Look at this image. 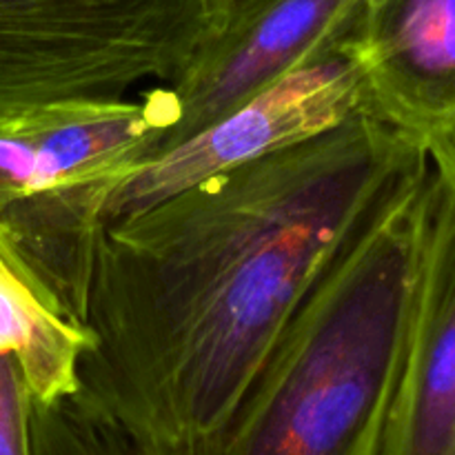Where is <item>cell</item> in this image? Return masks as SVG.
<instances>
[{"mask_svg": "<svg viewBox=\"0 0 455 455\" xmlns=\"http://www.w3.org/2000/svg\"><path fill=\"white\" fill-rule=\"evenodd\" d=\"M358 29L329 40L216 123L132 169L107 203V227L364 111Z\"/></svg>", "mask_w": 455, "mask_h": 455, "instance_id": "cell-5", "label": "cell"}, {"mask_svg": "<svg viewBox=\"0 0 455 455\" xmlns=\"http://www.w3.org/2000/svg\"><path fill=\"white\" fill-rule=\"evenodd\" d=\"M31 455H138L123 431L80 391L29 407Z\"/></svg>", "mask_w": 455, "mask_h": 455, "instance_id": "cell-10", "label": "cell"}, {"mask_svg": "<svg viewBox=\"0 0 455 455\" xmlns=\"http://www.w3.org/2000/svg\"><path fill=\"white\" fill-rule=\"evenodd\" d=\"M164 129L154 87L138 100L62 102L0 120V249L76 327L87 323L107 203Z\"/></svg>", "mask_w": 455, "mask_h": 455, "instance_id": "cell-3", "label": "cell"}, {"mask_svg": "<svg viewBox=\"0 0 455 455\" xmlns=\"http://www.w3.org/2000/svg\"><path fill=\"white\" fill-rule=\"evenodd\" d=\"M29 407L20 367L12 355H0V455H31Z\"/></svg>", "mask_w": 455, "mask_h": 455, "instance_id": "cell-11", "label": "cell"}, {"mask_svg": "<svg viewBox=\"0 0 455 455\" xmlns=\"http://www.w3.org/2000/svg\"><path fill=\"white\" fill-rule=\"evenodd\" d=\"M373 3L271 0L235 27L213 36L180 78L154 84L167 118L154 156L216 123L329 40L358 29Z\"/></svg>", "mask_w": 455, "mask_h": 455, "instance_id": "cell-6", "label": "cell"}, {"mask_svg": "<svg viewBox=\"0 0 455 455\" xmlns=\"http://www.w3.org/2000/svg\"><path fill=\"white\" fill-rule=\"evenodd\" d=\"M213 27L212 0H0V120L173 83Z\"/></svg>", "mask_w": 455, "mask_h": 455, "instance_id": "cell-4", "label": "cell"}, {"mask_svg": "<svg viewBox=\"0 0 455 455\" xmlns=\"http://www.w3.org/2000/svg\"><path fill=\"white\" fill-rule=\"evenodd\" d=\"M89 336L62 320L0 249V355L18 363L29 398L47 404L76 394Z\"/></svg>", "mask_w": 455, "mask_h": 455, "instance_id": "cell-9", "label": "cell"}, {"mask_svg": "<svg viewBox=\"0 0 455 455\" xmlns=\"http://www.w3.org/2000/svg\"><path fill=\"white\" fill-rule=\"evenodd\" d=\"M429 160L434 198L385 455H455V136Z\"/></svg>", "mask_w": 455, "mask_h": 455, "instance_id": "cell-7", "label": "cell"}, {"mask_svg": "<svg viewBox=\"0 0 455 455\" xmlns=\"http://www.w3.org/2000/svg\"><path fill=\"white\" fill-rule=\"evenodd\" d=\"M267 3H271V0H212L218 25L216 36L243 22L244 18H249L258 9L265 7Z\"/></svg>", "mask_w": 455, "mask_h": 455, "instance_id": "cell-12", "label": "cell"}, {"mask_svg": "<svg viewBox=\"0 0 455 455\" xmlns=\"http://www.w3.org/2000/svg\"><path fill=\"white\" fill-rule=\"evenodd\" d=\"M427 160L360 111L107 227L80 394L138 455H212L315 280Z\"/></svg>", "mask_w": 455, "mask_h": 455, "instance_id": "cell-1", "label": "cell"}, {"mask_svg": "<svg viewBox=\"0 0 455 455\" xmlns=\"http://www.w3.org/2000/svg\"><path fill=\"white\" fill-rule=\"evenodd\" d=\"M358 47L371 118L427 151L455 136V0H376Z\"/></svg>", "mask_w": 455, "mask_h": 455, "instance_id": "cell-8", "label": "cell"}, {"mask_svg": "<svg viewBox=\"0 0 455 455\" xmlns=\"http://www.w3.org/2000/svg\"><path fill=\"white\" fill-rule=\"evenodd\" d=\"M431 198L427 160L315 280L212 455H385Z\"/></svg>", "mask_w": 455, "mask_h": 455, "instance_id": "cell-2", "label": "cell"}]
</instances>
